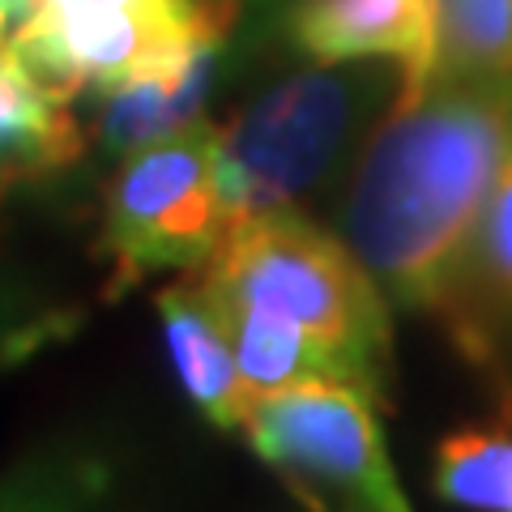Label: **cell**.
Listing matches in <instances>:
<instances>
[{"label":"cell","instance_id":"obj_1","mask_svg":"<svg viewBox=\"0 0 512 512\" xmlns=\"http://www.w3.org/2000/svg\"><path fill=\"white\" fill-rule=\"evenodd\" d=\"M508 154L512 73L431 82L414 103H389L346 192V244L389 303L444 308Z\"/></svg>","mask_w":512,"mask_h":512},{"label":"cell","instance_id":"obj_2","mask_svg":"<svg viewBox=\"0 0 512 512\" xmlns=\"http://www.w3.org/2000/svg\"><path fill=\"white\" fill-rule=\"evenodd\" d=\"M218 308L274 316L312 338L333 372L384 402L393 367V316L359 252L303 210L235 222L222 248L192 269Z\"/></svg>","mask_w":512,"mask_h":512},{"label":"cell","instance_id":"obj_3","mask_svg":"<svg viewBox=\"0 0 512 512\" xmlns=\"http://www.w3.org/2000/svg\"><path fill=\"white\" fill-rule=\"evenodd\" d=\"M402 73L350 64L286 77L244 116L218 128V188L231 227L265 210H299L372 137V116L397 99Z\"/></svg>","mask_w":512,"mask_h":512},{"label":"cell","instance_id":"obj_4","mask_svg":"<svg viewBox=\"0 0 512 512\" xmlns=\"http://www.w3.org/2000/svg\"><path fill=\"white\" fill-rule=\"evenodd\" d=\"M231 214L218 188V128L188 124L124 154L103 197L99 248L111 261L107 295H124L163 269H201L222 248Z\"/></svg>","mask_w":512,"mask_h":512},{"label":"cell","instance_id":"obj_5","mask_svg":"<svg viewBox=\"0 0 512 512\" xmlns=\"http://www.w3.org/2000/svg\"><path fill=\"white\" fill-rule=\"evenodd\" d=\"M380 397L350 380H303L244 410V440L312 508L414 512L393 474Z\"/></svg>","mask_w":512,"mask_h":512},{"label":"cell","instance_id":"obj_6","mask_svg":"<svg viewBox=\"0 0 512 512\" xmlns=\"http://www.w3.org/2000/svg\"><path fill=\"white\" fill-rule=\"evenodd\" d=\"M440 0H299L291 35L316 64L393 60L402 73L393 103H414L436 69Z\"/></svg>","mask_w":512,"mask_h":512},{"label":"cell","instance_id":"obj_7","mask_svg":"<svg viewBox=\"0 0 512 512\" xmlns=\"http://www.w3.org/2000/svg\"><path fill=\"white\" fill-rule=\"evenodd\" d=\"M436 316L461 359L500 372L512 346V154L474 227L453 291Z\"/></svg>","mask_w":512,"mask_h":512},{"label":"cell","instance_id":"obj_8","mask_svg":"<svg viewBox=\"0 0 512 512\" xmlns=\"http://www.w3.org/2000/svg\"><path fill=\"white\" fill-rule=\"evenodd\" d=\"M154 303H158L163 342H167V355H171L184 397L218 431H235L244 423L248 389H244V376H239L227 325H222L214 299L205 295L201 278L188 274L184 282L158 291Z\"/></svg>","mask_w":512,"mask_h":512},{"label":"cell","instance_id":"obj_9","mask_svg":"<svg viewBox=\"0 0 512 512\" xmlns=\"http://www.w3.org/2000/svg\"><path fill=\"white\" fill-rule=\"evenodd\" d=\"M0 512H124V461L90 431L52 436L0 470Z\"/></svg>","mask_w":512,"mask_h":512},{"label":"cell","instance_id":"obj_10","mask_svg":"<svg viewBox=\"0 0 512 512\" xmlns=\"http://www.w3.org/2000/svg\"><path fill=\"white\" fill-rule=\"evenodd\" d=\"M82 154V128L69 99L47 90L18 47L0 39V188L39 180Z\"/></svg>","mask_w":512,"mask_h":512},{"label":"cell","instance_id":"obj_11","mask_svg":"<svg viewBox=\"0 0 512 512\" xmlns=\"http://www.w3.org/2000/svg\"><path fill=\"white\" fill-rule=\"evenodd\" d=\"M227 43L201 47L192 64L175 77H141V82H124L116 90H103V111H99V141L107 154H133L150 141H163L180 128L197 124L205 99L218 77V56Z\"/></svg>","mask_w":512,"mask_h":512},{"label":"cell","instance_id":"obj_12","mask_svg":"<svg viewBox=\"0 0 512 512\" xmlns=\"http://www.w3.org/2000/svg\"><path fill=\"white\" fill-rule=\"evenodd\" d=\"M512 73V0H440L431 82H495Z\"/></svg>","mask_w":512,"mask_h":512},{"label":"cell","instance_id":"obj_13","mask_svg":"<svg viewBox=\"0 0 512 512\" xmlns=\"http://www.w3.org/2000/svg\"><path fill=\"white\" fill-rule=\"evenodd\" d=\"M436 491L470 512H512V427H461L436 448Z\"/></svg>","mask_w":512,"mask_h":512},{"label":"cell","instance_id":"obj_14","mask_svg":"<svg viewBox=\"0 0 512 512\" xmlns=\"http://www.w3.org/2000/svg\"><path fill=\"white\" fill-rule=\"evenodd\" d=\"M60 329L64 325H60L56 312L35 308L26 295L0 286V372L13 367V363H22V359H30L35 350H43Z\"/></svg>","mask_w":512,"mask_h":512},{"label":"cell","instance_id":"obj_15","mask_svg":"<svg viewBox=\"0 0 512 512\" xmlns=\"http://www.w3.org/2000/svg\"><path fill=\"white\" fill-rule=\"evenodd\" d=\"M500 419L512 427V384L508 380H504V414H500Z\"/></svg>","mask_w":512,"mask_h":512},{"label":"cell","instance_id":"obj_16","mask_svg":"<svg viewBox=\"0 0 512 512\" xmlns=\"http://www.w3.org/2000/svg\"><path fill=\"white\" fill-rule=\"evenodd\" d=\"M5 26H9V18H5V13H0V39H5Z\"/></svg>","mask_w":512,"mask_h":512}]
</instances>
